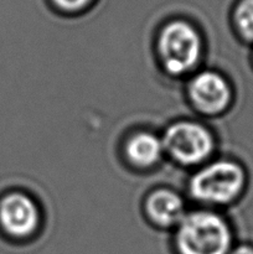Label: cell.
I'll return each instance as SVG.
<instances>
[{
	"mask_svg": "<svg viewBox=\"0 0 253 254\" xmlns=\"http://www.w3.org/2000/svg\"><path fill=\"white\" fill-rule=\"evenodd\" d=\"M188 96L196 111L203 116L217 117L232 107L235 92L227 77L213 69H205L191 77Z\"/></svg>",
	"mask_w": 253,
	"mask_h": 254,
	"instance_id": "cell-5",
	"label": "cell"
},
{
	"mask_svg": "<svg viewBox=\"0 0 253 254\" xmlns=\"http://www.w3.org/2000/svg\"><path fill=\"white\" fill-rule=\"evenodd\" d=\"M247 175L238 161L230 159L206 163L189 180V195L196 202L208 206H228L245 192Z\"/></svg>",
	"mask_w": 253,
	"mask_h": 254,
	"instance_id": "cell-2",
	"label": "cell"
},
{
	"mask_svg": "<svg viewBox=\"0 0 253 254\" xmlns=\"http://www.w3.org/2000/svg\"><path fill=\"white\" fill-rule=\"evenodd\" d=\"M156 50L164 71L174 77H180L196 68L202 57L203 41L192 24L174 20L161 29Z\"/></svg>",
	"mask_w": 253,
	"mask_h": 254,
	"instance_id": "cell-3",
	"label": "cell"
},
{
	"mask_svg": "<svg viewBox=\"0 0 253 254\" xmlns=\"http://www.w3.org/2000/svg\"><path fill=\"white\" fill-rule=\"evenodd\" d=\"M40 226V210L29 195L10 192L0 200V227L7 236L24 240Z\"/></svg>",
	"mask_w": 253,
	"mask_h": 254,
	"instance_id": "cell-6",
	"label": "cell"
},
{
	"mask_svg": "<svg viewBox=\"0 0 253 254\" xmlns=\"http://www.w3.org/2000/svg\"><path fill=\"white\" fill-rule=\"evenodd\" d=\"M144 211L151 223L160 228H175L186 215V205L178 192L159 189L149 193Z\"/></svg>",
	"mask_w": 253,
	"mask_h": 254,
	"instance_id": "cell-7",
	"label": "cell"
},
{
	"mask_svg": "<svg viewBox=\"0 0 253 254\" xmlns=\"http://www.w3.org/2000/svg\"><path fill=\"white\" fill-rule=\"evenodd\" d=\"M124 154L131 165L148 169L156 165L165 153L161 136L151 131H138L126 141Z\"/></svg>",
	"mask_w": 253,
	"mask_h": 254,
	"instance_id": "cell-8",
	"label": "cell"
},
{
	"mask_svg": "<svg viewBox=\"0 0 253 254\" xmlns=\"http://www.w3.org/2000/svg\"><path fill=\"white\" fill-rule=\"evenodd\" d=\"M161 140L164 153L176 164L188 168L206 164L216 148L212 131L195 121H178L170 124Z\"/></svg>",
	"mask_w": 253,
	"mask_h": 254,
	"instance_id": "cell-4",
	"label": "cell"
},
{
	"mask_svg": "<svg viewBox=\"0 0 253 254\" xmlns=\"http://www.w3.org/2000/svg\"><path fill=\"white\" fill-rule=\"evenodd\" d=\"M176 254H228L233 247L231 223L211 210L186 212L175 227Z\"/></svg>",
	"mask_w": 253,
	"mask_h": 254,
	"instance_id": "cell-1",
	"label": "cell"
},
{
	"mask_svg": "<svg viewBox=\"0 0 253 254\" xmlns=\"http://www.w3.org/2000/svg\"><path fill=\"white\" fill-rule=\"evenodd\" d=\"M236 32L247 44L253 45V0H240L233 9Z\"/></svg>",
	"mask_w": 253,
	"mask_h": 254,
	"instance_id": "cell-9",
	"label": "cell"
},
{
	"mask_svg": "<svg viewBox=\"0 0 253 254\" xmlns=\"http://www.w3.org/2000/svg\"><path fill=\"white\" fill-rule=\"evenodd\" d=\"M228 254H253V246L250 243H242V245L232 247Z\"/></svg>",
	"mask_w": 253,
	"mask_h": 254,
	"instance_id": "cell-11",
	"label": "cell"
},
{
	"mask_svg": "<svg viewBox=\"0 0 253 254\" xmlns=\"http://www.w3.org/2000/svg\"><path fill=\"white\" fill-rule=\"evenodd\" d=\"M93 0H52L60 10L66 12H77L88 6Z\"/></svg>",
	"mask_w": 253,
	"mask_h": 254,
	"instance_id": "cell-10",
	"label": "cell"
}]
</instances>
